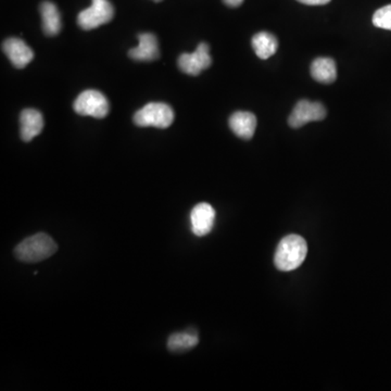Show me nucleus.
<instances>
[{
    "label": "nucleus",
    "mask_w": 391,
    "mask_h": 391,
    "mask_svg": "<svg viewBox=\"0 0 391 391\" xmlns=\"http://www.w3.org/2000/svg\"><path fill=\"white\" fill-rule=\"evenodd\" d=\"M137 47L129 51V56L136 61H153L160 56L157 37L153 34L143 33L139 35Z\"/></svg>",
    "instance_id": "11"
},
{
    "label": "nucleus",
    "mask_w": 391,
    "mask_h": 391,
    "mask_svg": "<svg viewBox=\"0 0 391 391\" xmlns=\"http://www.w3.org/2000/svg\"><path fill=\"white\" fill-rule=\"evenodd\" d=\"M115 15V8L108 0H93L91 7L83 10L77 17V23L83 30L96 29L109 23Z\"/></svg>",
    "instance_id": "5"
},
{
    "label": "nucleus",
    "mask_w": 391,
    "mask_h": 391,
    "mask_svg": "<svg viewBox=\"0 0 391 391\" xmlns=\"http://www.w3.org/2000/svg\"><path fill=\"white\" fill-rule=\"evenodd\" d=\"M212 65L210 56V47L205 43L199 44L193 53H183L179 58V67L181 71L188 75H200L203 70H207Z\"/></svg>",
    "instance_id": "7"
},
{
    "label": "nucleus",
    "mask_w": 391,
    "mask_h": 391,
    "mask_svg": "<svg viewBox=\"0 0 391 391\" xmlns=\"http://www.w3.org/2000/svg\"><path fill=\"white\" fill-rule=\"evenodd\" d=\"M44 119L39 111L25 109L20 115V133L24 141H31L43 131Z\"/></svg>",
    "instance_id": "10"
},
{
    "label": "nucleus",
    "mask_w": 391,
    "mask_h": 391,
    "mask_svg": "<svg viewBox=\"0 0 391 391\" xmlns=\"http://www.w3.org/2000/svg\"><path fill=\"white\" fill-rule=\"evenodd\" d=\"M43 31L47 36H55L61 31V17L57 6L51 1H44L41 5Z\"/></svg>",
    "instance_id": "14"
},
{
    "label": "nucleus",
    "mask_w": 391,
    "mask_h": 391,
    "mask_svg": "<svg viewBox=\"0 0 391 391\" xmlns=\"http://www.w3.org/2000/svg\"><path fill=\"white\" fill-rule=\"evenodd\" d=\"M174 121L172 108L167 103H150L139 110L134 115L135 124L141 127L167 129Z\"/></svg>",
    "instance_id": "3"
},
{
    "label": "nucleus",
    "mask_w": 391,
    "mask_h": 391,
    "mask_svg": "<svg viewBox=\"0 0 391 391\" xmlns=\"http://www.w3.org/2000/svg\"><path fill=\"white\" fill-rule=\"evenodd\" d=\"M214 221L215 210L209 203H198L191 210V229L196 236L203 237L209 234L214 226Z\"/></svg>",
    "instance_id": "8"
},
{
    "label": "nucleus",
    "mask_w": 391,
    "mask_h": 391,
    "mask_svg": "<svg viewBox=\"0 0 391 391\" xmlns=\"http://www.w3.org/2000/svg\"><path fill=\"white\" fill-rule=\"evenodd\" d=\"M326 117V109L321 103L299 101L289 117L288 123L293 129L305 127L309 122L322 121Z\"/></svg>",
    "instance_id": "6"
},
{
    "label": "nucleus",
    "mask_w": 391,
    "mask_h": 391,
    "mask_svg": "<svg viewBox=\"0 0 391 391\" xmlns=\"http://www.w3.org/2000/svg\"><path fill=\"white\" fill-rule=\"evenodd\" d=\"M155 1H157V3H159V1H161V0H155Z\"/></svg>",
    "instance_id": "20"
},
{
    "label": "nucleus",
    "mask_w": 391,
    "mask_h": 391,
    "mask_svg": "<svg viewBox=\"0 0 391 391\" xmlns=\"http://www.w3.org/2000/svg\"><path fill=\"white\" fill-rule=\"evenodd\" d=\"M253 51L260 59L267 60L275 55L278 48L276 37L267 32H260L252 37Z\"/></svg>",
    "instance_id": "15"
},
{
    "label": "nucleus",
    "mask_w": 391,
    "mask_h": 391,
    "mask_svg": "<svg viewBox=\"0 0 391 391\" xmlns=\"http://www.w3.org/2000/svg\"><path fill=\"white\" fill-rule=\"evenodd\" d=\"M199 338L197 333L186 332L175 333L167 339V349L171 352H186L198 345Z\"/></svg>",
    "instance_id": "16"
},
{
    "label": "nucleus",
    "mask_w": 391,
    "mask_h": 391,
    "mask_svg": "<svg viewBox=\"0 0 391 391\" xmlns=\"http://www.w3.org/2000/svg\"><path fill=\"white\" fill-rule=\"evenodd\" d=\"M3 51L17 69L27 67L34 58V53L31 48L25 41L17 37L6 39L3 45Z\"/></svg>",
    "instance_id": "9"
},
{
    "label": "nucleus",
    "mask_w": 391,
    "mask_h": 391,
    "mask_svg": "<svg viewBox=\"0 0 391 391\" xmlns=\"http://www.w3.org/2000/svg\"><path fill=\"white\" fill-rule=\"evenodd\" d=\"M298 1L309 6H323L331 3V0H298Z\"/></svg>",
    "instance_id": "18"
},
{
    "label": "nucleus",
    "mask_w": 391,
    "mask_h": 391,
    "mask_svg": "<svg viewBox=\"0 0 391 391\" xmlns=\"http://www.w3.org/2000/svg\"><path fill=\"white\" fill-rule=\"evenodd\" d=\"M73 108L77 115L96 119H103L109 113L110 110L107 98L103 93L95 89H87L79 94Z\"/></svg>",
    "instance_id": "4"
},
{
    "label": "nucleus",
    "mask_w": 391,
    "mask_h": 391,
    "mask_svg": "<svg viewBox=\"0 0 391 391\" xmlns=\"http://www.w3.org/2000/svg\"><path fill=\"white\" fill-rule=\"evenodd\" d=\"M311 75L319 83H333L337 79L336 63L332 58H317L311 65Z\"/></svg>",
    "instance_id": "13"
},
{
    "label": "nucleus",
    "mask_w": 391,
    "mask_h": 391,
    "mask_svg": "<svg viewBox=\"0 0 391 391\" xmlns=\"http://www.w3.org/2000/svg\"><path fill=\"white\" fill-rule=\"evenodd\" d=\"M373 24L380 29L391 31V5L385 6L375 12Z\"/></svg>",
    "instance_id": "17"
},
{
    "label": "nucleus",
    "mask_w": 391,
    "mask_h": 391,
    "mask_svg": "<svg viewBox=\"0 0 391 391\" xmlns=\"http://www.w3.org/2000/svg\"><path fill=\"white\" fill-rule=\"evenodd\" d=\"M58 250V245L53 237L39 233L27 237L15 249V258L21 262L37 263L51 258Z\"/></svg>",
    "instance_id": "2"
},
{
    "label": "nucleus",
    "mask_w": 391,
    "mask_h": 391,
    "mask_svg": "<svg viewBox=\"0 0 391 391\" xmlns=\"http://www.w3.org/2000/svg\"><path fill=\"white\" fill-rule=\"evenodd\" d=\"M223 1H224L225 5L233 8L239 7L243 3V0H223Z\"/></svg>",
    "instance_id": "19"
},
{
    "label": "nucleus",
    "mask_w": 391,
    "mask_h": 391,
    "mask_svg": "<svg viewBox=\"0 0 391 391\" xmlns=\"http://www.w3.org/2000/svg\"><path fill=\"white\" fill-rule=\"evenodd\" d=\"M229 127L241 139H251L257 129V117L247 111H237L229 117Z\"/></svg>",
    "instance_id": "12"
},
{
    "label": "nucleus",
    "mask_w": 391,
    "mask_h": 391,
    "mask_svg": "<svg viewBox=\"0 0 391 391\" xmlns=\"http://www.w3.org/2000/svg\"><path fill=\"white\" fill-rule=\"evenodd\" d=\"M308 245L298 235H288L281 241L275 252V267L283 272L296 270L305 261Z\"/></svg>",
    "instance_id": "1"
}]
</instances>
